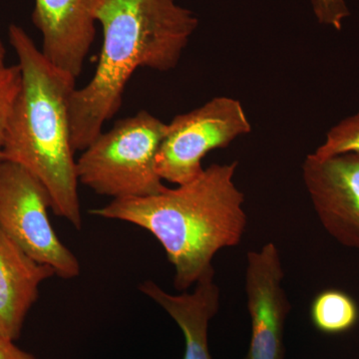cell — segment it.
Here are the masks:
<instances>
[{"instance_id":"cell-1","label":"cell","mask_w":359,"mask_h":359,"mask_svg":"<svg viewBox=\"0 0 359 359\" xmlns=\"http://www.w3.org/2000/svg\"><path fill=\"white\" fill-rule=\"evenodd\" d=\"M97 22L104 35L98 65L70 100L74 152L88 147L114 117L135 70L173 69L199 25L197 16L175 0H103Z\"/></svg>"},{"instance_id":"cell-2","label":"cell","mask_w":359,"mask_h":359,"mask_svg":"<svg viewBox=\"0 0 359 359\" xmlns=\"http://www.w3.org/2000/svg\"><path fill=\"white\" fill-rule=\"evenodd\" d=\"M238 162L212 164L197 178L144 198L113 200L90 211L100 218L136 224L152 233L174 266V287L187 292L215 271L219 250L242 242L248 218L236 186Z\"/></svg>"},{"instance_id":"cell-3","label":"cell","mask_w":359,"mask_h":359,"mask_svg":"<svg viewBox=\"0 0 359 359\" xmlns=\"http://www.w3.org/2000/svg\"><path fill=\"white\" fill-rule=\"evenodd\" d=\"M9 42L21 71L20 92L4 137L1 160L25 168L45 187L52 211L82 228L69 106L76 78L47 60L23 28L11 25Z\"/></svg>"},{"instance_id":"cell-4","label":"cell","mask_w":359,"mask_h":359,"mask_svg":"<svg viewBox=\"0 0 359 359\" xmlns=\"http://www.w3.org/2000/svg\"><path fill=\"white\" fill-rule=\"evenodd\" d=\"M167 124L147 111L118 120L82 151L76 161L79 183L113 200L144 198L166 190L156 157Z\"/></svg>"},{"instance_id":"cell-5","label":"cell","mask_w":359,"mask_h":359,"mask_svg":"<svg viewBox=\"0 0 359 359\" xmlns=\"http://www.w3.org/2000/svg\"><path fill=\"white\" fill-rule=\"evenodd\" d=\"M49 209L51 198L41 182L25 168L2 161L0 230L33 259L51 266L55 276L71 280L81 266L52 226Z\"/></svg>"},{"instance_id":"cell-6","label":"cell","mask_w":359,"mask_h":359,"mask_svg":"<svg viewBox=\"0 0 359 359\" xmlns=\"http://www.w3.org/2000/svg\"><path fill=\"white\" fill-rule=\"evenodd\" d=\"M250 131L242 103L231 97H216L167 124L156 157V171L163 181L184 185L204 171L202 161L208 153L228 147Z\"/></svg>"},{"instance_id":"cell-7","label":"cell","mask_w":359,"mask_h":359,"mask_svg":"<svg viewBox=\"0 0 359 359\" xmlns=\"http://www.w3.org/2000/svg\"><path fill=\"white\" fill-rule=\"evenodd\" d=\"M283 278L282 257L275 243L248 252L245 290L250 340L244 359H285V328L290 304Z\"/></svg>"},{"instance_id":"cell-8","label":"cell","mask_w":359,"mask_h":359,"mask_svg":"<svg viewBox=\"0 0 359 359\" xmlns=\"http://www.w3.org/2000/svg\"><path fill=\"white\" fill-rule=\"evenodd\" d=\"M302 178L323 228L340 244L359 250V155L309 154Z\"/></svg>"},{"instance_id":"cell-9","label":"cell","mask_w":359,"mask_h":359,"mask_svg":"<svg viewBox=\"0 0 359 359\" xmlns=\"http://www.w3.org/2000/svg\"><path fill=\"white\" fill-rule=\"evenodd\" d=\"M103 0H35L33 25L42 34L47 60L75 78L95 39L97 13Z\"/></svg>"},{"instance_id":"cell-10","label":"cell","mask_w":359,"mask_h":359,"mask_svg":"<svg viewBox=\"0 0 359 359\" xmlns=\"http://www.w3.org/2000/svg\"><path fill=\"white\" fill-rule=\"evenodd\" d=\"M53 276L51 266L33 259L0 230V337L20 339L40 285Z\"/></svg>"},{"instance_id":"cell-11","label":"cell","mask_w":359,"mask_h":359,"mask_svg":"<svg viewBox=\"0 0 359 359\" xmlns=\"http://www.w3.org/2000/svg\"><path fill=\"white\" fill-rule=\"evenodd\" d=\"M139 290L153 299L178 325L185 339L184 359H212L209 347V325L219 308V289L215 271L198 280L193 292L172 294L153 280Z\"/></svg>"},{"instance_id":"cell-12","label":"cell","mask_w":359,"mask_h":359,"mask_svg":"<svg viewBox=\"0 0 359 359\" xmlns=\"http://www.w3.org/2000/svg\"><path fill=\"white\" fill-rule=\"evenodd\" d=\"M358 318V304L342 290H323L311 302V323L323 334H339L348 332L355 327Z\"/></svg>"},{"instance_id":"cell-13","label":"cell","mask_w":359,"mask_h":359,"mask_svg":"<svg viewBox=\"0 0 359 359\" xmlns=\"http://www.w3.org/2000/svg\"><path fill=\"white\" fill-rule=\"evenodd\" d=\"M313 154L320 159L344 154L359 155V112L332 127L323 145Z\"/></svg>"},{"instance_id":"cell-14","label":"cell","mask_w":359,"mask_h":359,"mask_svg":"<svg viewBox=\"0 0 359 359\" xmlns=\"http://www.w3.org/2000/svg\"><path fill=\"white\" fill-rule=\"evenodd\" d=\"M21 71L20 65L0 66V164L1 151L9 117L13 111L14 102L20 92Z\"/></svg>"},{"instance_id":"cell-15","label":"cell","mask_w":359,"mask_h":359,"mask_svg":"<svg viewBox=\"0 0 359 359\" xmlns=\"http://www.w3.org/2000/svg\"><path fill=\"white\" fill-rule=\"evenodd\" d=\"M316 20L320 25L340 30L342 23L349 16L346 0H311Z\"/></svg>"},{"instance_id":"cell-16","label":"cell","mask_w":359,"mask_h":359,"mask_svg":"<svg viewBox=\"0 0 359 359\" xmlns=\"http://www.w3.org/2000/svg\"><path fill=\"white\" fill-rule=\"evenodd\" d=\"M0 359H36L14 344L13 340L0 337Z\"/></svg>"},{"instance_id":"cell-17","label":"cell","mask_w":359,"mask_h":359,"mask_svg":"<svg viewBox=\"0 0 359 359\" xmlns=\"http://www.w3.org/2000/svg\"><path fill=\"white\" fill-rule=\"evenodd\" d=\"M6 48L4 44L0 41V66L6 65Z\"/></svg>"}]
</instances>
